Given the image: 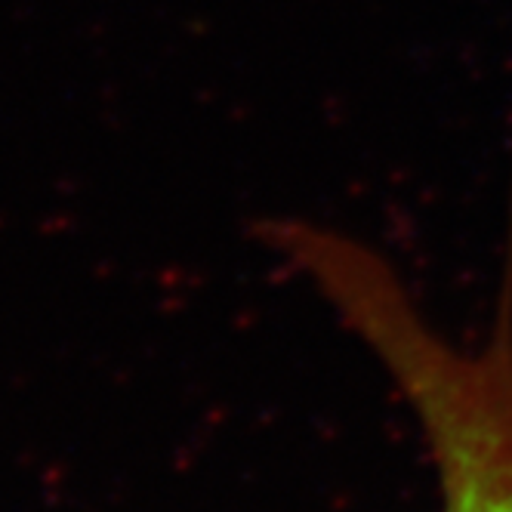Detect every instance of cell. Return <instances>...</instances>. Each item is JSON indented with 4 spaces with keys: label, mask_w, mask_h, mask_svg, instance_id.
<instances>
[{
    "label": "cell",
    "mask_w": 512,
    "mask_h": 512,
    "mask_svg": "<svg viewBox=\"0 0 512 512\" xmlns=\"http://www.w3.org/2000/svg\"><path fill=\"white\" fill-rule=\"evenodd\" d=\"M253 238L318 290L405 395L442 512H512V198L497 315L475 352L438 334L392 263L361 238L297 216L256 219Z\"/></svg>",
    "instance_id": "1"
}]
</instances>
